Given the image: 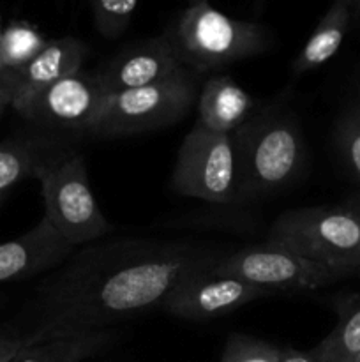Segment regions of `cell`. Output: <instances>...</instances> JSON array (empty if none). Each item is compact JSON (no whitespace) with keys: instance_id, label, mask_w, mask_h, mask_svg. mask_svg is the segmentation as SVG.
I'll use <instances>...</instances> for the list:
<instances>
[{"instance_id":"4dcf8cb0","label":"cell","mask_w":360,"mask_h":362,"mask_svg":"<svg viewBox=\"0 0 360 362\" xmlns=\"http://www.w3.org/2000/svg\"><path fill=\"white\" fill-rule=\"evenodd\" d=\"M355 362H360V357H359V359H356V361H355Z\"/></svg>"},{"instance_id":"8fae6325","label":"cell","mask_w":360,"mask_h":362,"mask_svg":"<svg viewBox=\"0 0 360 362\" xmlns=\"http://www.w3.org/2000/svg\"><path fill=\"white\" fill-rule=\"evenodd\" d=\"M186 69L168 35L161 34L127 46L94 74L101 90L113 94L159 83Z\"/></svg>"},{"instance_id":"484cf974","label":"cell","mask_w":360,"mask_h":362,"mask_svg":"<svg viewBox=\"0 0 360 362\" xmlns=\"http://www.w3.org/2000/svg\"><path fill=\"white\" fill-rule=\"evenodd\" d=\"M352 7V20H356L360 23V0H348Z\"/></svg>"},{"instance_id":"e0dca14e","label":"cell","mask_w":360,"mask_h":362,"mask_svg":"<svg viewBox=\"0 0 360 362\" xmlns=\"http://www.w3.org/2000/svg\"><path fill=\"white\" fill-rule=\"evenodd\" d=\"M335 311L337 324L311 354L316 362H355L360 357V297L339 299Z\"/></svg>"},{"instance_id":"603a6c76","label":"cell","mask_w":360,"mask_h":362,"mask_svg":"<svg viewBox=\"0 0 360 362\" xmlns=\"http://www.w3.org/2000/svg\"><path fill=\"white\" fill-rule=\"evenodd\" d=\"M25 346L27 339L16 325L0 327V362H11Z\"/></svg>"},{"instance_id":"30bf717a","label":"cell","mask_w":360,"mask_h":362,"mask_svg":"<svg viewBox=\"0 0 360 362\" xmlns=\"http://www.w3.org/2000/svg\"><path fill=\"white\" fill-rule=\"evenodd\" d=\"M102 98L95 74L81 69L46 87L16 112L41 129L87 134Z\"/></svg>"},{"instance_id":"f546056e","label":"cell","mask_w":360,"mask_h":362,"mask_svg":"<svg viewBox=\"0 0 360 362\" xmlns=\"http://www.w3.org/2000/svg\"><path fill=\"white\" fill-rule=\"evenodd\" d=\"M6 197H7V194H0V205L4 204V200H6Z\"/></svg>"},{"instance_id":"5bb4252c","label":"cell","mask_w":360,"mask_h":362,"mask_svg":"<svg viewBox=\"0 0 360 362\" xmlns=\"http://www.w3.org/2000/svg\"><path fill=\"white\" fill-rule=\"evenodd\" d=\"M198 120L212 133L233 134L256 113V103L233 78L217 74L208 78L196 99Z\"/></svg>"},{"instance_id":"277c9868","label":"cell","mask_w":360,"mask_h":362,"mask_svg":"<svg viewBox=\"0 0 360 362\" xmlns=\"http://www.w3.org/2000/svg\"><path fill=\"white\" fill-rule=\"evenodd\" d=\"M267 240L344 278L360 272V223L346 205L282 212L272 223Z\"/></svg>"},{"instance_id":"4fadbf2b","label":"cell","mask_w":360,"mask_h":362,"mask_svg":"<svg viewBox=\"0 0 360 362\" xmlns=\"http://www.w3.org/2000/svg\"><path fill=\"white\" fill-rule=\"evenodd\" d=\"M76 247L62 239L52 223L41 221L16 239L0 243V283L20 281L59 267Z\"/></svg>"},{"instance_id":"d4e9b609","label":"cell","mask_w":360,"mask_h":362,"mask_svg":"<svg viewBox=\"0 0 360 362\" xmlns=\"http://www.w3.org/2000/svg\"><path fill=\"white\" fill-rule=\"evenodd\" d=\"M344 205L356 216V219H359L360 223V194H353V197H349L348 200L344 202Z\"/></svg>"},{"instance_id":"7c38bea8","label":"cell","mask_w":360,"mask_h":362,"mask_svg":"<svg viewBox=\"0 0 360 362\" xmlns=\"http://www.w3.org/2000/svg\"><path fill=\"white\" fill-rule=\"evenodd\" d=\"M87 53L88 48L83 41L67 35L46 42L41 52L23 66L6 69L0 85L11 108L16 112L46 87L81 71Z\"/></svg>"},{"instance_id":"9a60e30c","label":"cell","mask_w":360,"mask_h":362,"mask_svg":"<svg viewBox=\"0 0 360 362\" xmlns=\"http://www.w3.org/2000/svg\"><path fill=\"white\" fill-rule=\"evenodd\" d=\"M119 339L115 327L44 339L25 346L11 362H85L109 352Z\"/></svg>"},{"instance_id":"83f0119b","label":"cell","mask_w":360,"mask_h":362,"mask_svg":"<svg viewBox=\"0 0 360 362\" xmlns=\"http://www.w3.org/2000/svg\"><path fill=\"white\" fill-rule=\"evenodd\" d=\"M6 69H7V67L4 66V62H2V60H0V81H2L4 74H6Z\"/></svg>"},{"instance_id":"ac0fdd59","label":"cell","mask_w":360,"mask_h":362,"mask_svg":"<svg viewBox=\"0 0 360 362\" xmlns=\"http://www.w3.org/2000/svg\"><path fill=\"white\" fill-rule=\"evenodd\" d=\"M49 154L52 152L42 148L41 141L30 138L0 141V194H7L25 177H34L37 166Z\"/></svg>"},{"instance_id":"cb8c5ba5","label":"cell","mask_w":360,"mask_h":362,"mask_svg":"<svg viewBox=\"0 0 360 362\" xmlns=\"http://www.w3.org/2000/svg\"><path fill=\"white\" fill-rule=\"evenodd\" d=\"M277 362H316V361H314L311 350H296V349H289V346H284V349H281Z\"/></svg>"},{"instance_id":"d6986e66","label":"cell","mask_w":360,"mask_h":362,"mask_svg":"<svg viewBox=\"0 0 360 362\" xmlns=\"http://www.w3.org/2000/svg\"><path fill=\"white\" fill-rule=\"evenodd\" d=\"M46 42L41 32L30 23L14 21L0 34V60L7 69L20 67L34 59Z\"/></svg>"},{"instance_id":"52a82bcc","label":"cell","mask_w":360,"mask_h":362,"mask_svg":"<svg viewBox=\"0 0 360 362\" xmlns=\"http://www.w3.org/2000/svg\"><path fill=\"white\" fill-rule=\"evenodd\" d=\"M172 187L182 197L210 204L239 202V161L232 134L194 124L179 148Z\"/></svg>"},{"instance_id":"8992f818","label":"cell","mask_w":360,"mask_h":362,"mask_svg":"<svg viewBox=\"0 0 360 362\" xmlns=\"http://www.w3.org/2000/svg\"><path fill=\"white\" fill-rule=\"evenodd\" d=\"M198 94L196 73L189 69L159 83L104 94L87 134L127 136L168 127L189 113Z\"/></svg>"},{"instance_id":"44dd1931","label":"cell","mask_w":360,"mask_h":362,"mask_svg":"<svg viewBox=\"0 0 360 362\" xmlns=\"http://www.w3.org/2000/svg\"><path fill=\"white\" fill-rule=\"evenodd\" d=\"M140 0H90L94 27L102 37L116 39L129 28Z\"/></svg>"},{"instance_id":"2e32d148","label":"cell","mask_w":360,"mask_h":362,"mask_svg":"<svg viewBox=\"0 0 360 362\" xmlns=\"http://www.w3.org/2000/svg\"><path fill=\"white\" fill-rule=\"evenodd\" d=\"M352 21V7L348 0H334L296 55L293 71L302 74L328 62L341 48Z\"/></svg>"},{"instance_id":"1f68e13d","label":"cell","mask_w":360,"mask_h":362,"mask_svg":"<svg viewBox=\"0 0 360 362\" xmlns=\"http://www.w3.org/2000/svg\"><path fill=\"white\" fill-rule=\"evenodd\" d=\"M0 34H2V30H0Z\"/></svg>"},{"instance_id":"3957f363","label":"cell","mask_w":360,"mask_h":362,"mask_svg":"<svg viewBox=\"0 0 360 362\" xmlns=\"http://www.w3.org/2000/svg\"><path fill=\"white\" fill-rule=\"evenodd\" d=\"M164 34L196 74L260 55L272 42L263 25L226 16L208 2L191 4Z\"/></svg>"},{"instance_id":"4316f807","label":"cell","mask_w":360,"mask_h":362,"mask_svg":"<svg viewBox=\"0 0 360 362\" xmlns=\"http://www.w3.org/2000/svg\"><path fill=\"white\" fill-rule=\"evenodd\" d=\"M7 106H9V99H7L6 92L2 90V85H0V117H2V113L6 112Z\"/></svg>"},{"instance_id":"ffe728a7","label":"cell","mask_w":360,"mask_h":362,"mask_svg":"<svg viewBox=\"0 0 360 362\" xmlns=\"http://www.w3.org/2000/svg\"><path fill=\"white\" fill-rule=\"evenodd\" d=\"M334 144L348 172L360 182V95L339 117Z\"/></svg>"},{"instance_id":"7a4b0ae2","label":"cell","mask_w":360,"mask_h":362,"mask_svg":"<svg viewBox=\"0 0 360 362\" xmlns=\"http://www.w3.org/2000/svg\"><path fill=\"white\" fill-rule=\"evenodd\" d=\"M232 136L239 161V200L284 189L306 168V141L293 113L279 108L256 112Z\"/></svg>"},{"instance_id":"6da1fadb","label":"cell","mask_w":360,"mask_h":362,"mask_svg":"<svg viewBox=\"0 0 360 362\" xmlns=\"http://www.w3.org/2000/svg\"><path fill=\"white\" fill-rule=\"evenodd\" d=\"M221 255L194 243L113 239L87 244L49 271L16 327L27 346L113 329L161 308L180 279L212 267Z\"/></svg>"},{"instance_id":"ba28073f","label":"cell","mask_w":360,"mask_h":362,"mask_svg":"<svg viewBox=\"0 0 360 362\" xmlns=\"http://www.w3.org/2000/svg\"><path fill=\"white\" fill-rule=\"evenodd\" d=\"M212 271L215 274L240 278L275 293L286 290L321 288L344 278L339 272L314 264L268 240L233 253H222Z\"/></svg>"},{"instance_id":"9c48e42d","label":"cell","mask_w":360,"mask_h":362,"mask_svg":"<svg viewBox=\"0 0 360 362\" xmlns=\"http://www.w3.org/2000/svg\"><path fill=\"white\" fill-rule=\"evenodd\" d=\"M212 267L194 271L180 279L162 300L161 310L182 320L205 322L232 313L253 300L275 296L272 290L240 278L215 274Z\"/></svg>"},{"instance_id":"7402d4cb","label":"cell","mask_w":360,"mask_h":362,"mask_svg":"<svg viewBox=\"0 0 360 362\" xmlns=\"http://www.w3.org/2000/svg\"><path fill=\"white\" fill-rule=\"evenodd\" d=\"M281 349L265 339L232 334L224 343L219 362H277Z\"/></svg>"},{"instance_id":"f1b7e54d","label":"cell","mask_w":360,"mask_h":362,"mask_svg":"<svg viewBox=\"0 0 360 362\" xmlns=\"http://www.w3.org/2000/svg\"><path fill=\"white\" fill-rule=\"evenodd\" d=\"M205 2H208V0H189V6L191 4H205Z\"/></svg>"},{"instance_id":"5b68a950","label":"cell","mask_w":360,"mask_h":362,"mask_svg":"<svg viewBox=\"0 0 360 362\" xmlns=\"http://www.w3.org/2000/svg\"><path fill=\"white\" fill-rule=\"evenodd\" d=\"M41 184L44 218L73 247L102 240L112 225L99 209L83 156L52 152L34 173Z\"/></svg>"}]
</instances>
